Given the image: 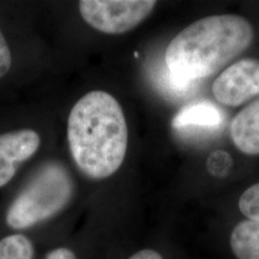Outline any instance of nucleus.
<instances>
[{"instance_id":"obj_1","label":"nucleus","mask_w":259,"mask_h":259,"mask_svg":"<svg viewBox=\"0 0 259 259\" xmlns=\"http://www.w3.org/2000/svg\"><path fill=\"white\" fill-rule=\"evenodd\" d=\"M67 141L84 176L101 180L116 173L128 143L127 124L118 100L103 90L85 94L71 109Z\"/></svg>"},{"instance_id":"obj_2","label":"nucleus","mask_w":259,"mask_h":259,"mask_svg":"<svg viewBox=\"0 0 259 259\" xmlns=\"http://www.w3.org/2000/svg\"><path fill=\"white\" fill-rule=\"evenodd\" d=\"M253 36L251 23L241 16H208L187 25L169 42L164 64L179 78L198 82L244 53Z\"/></svg>"},{"instance_id":"obj_3","label":"nucleus","mask_w":259,"mask_h":259,"mask_svg":"<svg viewBox=\"0 0 259 259\" xmlns=\"http://www.w3.org/2000/svg\"><path fill=\"white\" fill-rule=\"evenodd\" d=\"M73 197L74 183L70 171L60 162H47L10 203L5 225L12 233L30 231L59 216Z\"/></svg>"},{"instance_id":"obj_4","label":"nucleus","mask_w":259,"mask_h":259,"mask_svg":"<svg viewBox=\"0 0 259 259\" xmlns=\"http://www.w3.org/2000/svg\"><path fill=\"white\" fill-rule=\"evenodd\" d=\"M156 4L153 0H82L79 12L96 30L119 35L138 27Z\"/></svg>"},{"instance_id":"obj_5","label":"nucleus","mask_w":259,"mask_h":259,"mask_svg":"<svg viewBox=\"0 0 259 259\" xmlns=\"http://www.w3.org/2000/svg\"><path fill=\"white\" fill-rule=\"evenodd\" d=\"M211 92L216 101L229 107L259 96V60L242 59L232 64L213 80Z\"/></svg>"},{"instance_id":"obj_6","label":"nucleus","mask_w":259,"mask_h":259,"mask_svg":"<svg viewBox=\"0 0 259 259\" xmlns=\"http://www.w3.org/2000/svg\"><path fill=\"white\" fill-rule=\"evenodd\" d=\"M40 144V136L30 128L0 135V187L12 180L19 164L34 156Z\"/></svg>"},{"instance_id":"obj_7","label":"nucleus","mask_w":259,"mask_h":259,"mask_svg":"<svg viewBox=\"0 0 259 259\" xmlns=\"http://www.w3.org/2000/svg\"><path fill=\"white\" fill-rule=\"evenodd\" d=\"M233 143L246 155H259V100L251 102L231 121Z\"/></svg>"},{"instance_id":"obj_8","label":"nucleus","mask_w":259,"mask_h":259,"mask_svg":"<svg viewBox=\"0 0 259 259\" xmlns=\"http://www.w3.org/2000/svg\"><path fill=\"white\" fill-rule=\"evenodd\" d=\"M223 122L222 112L213 103L199 101L184 107L171 121L176 131H190L191 127L204 128L205 131L218 130Z\"/></svg>"},{"instance_id":"obj_9","label":"nucleus","mask_w":259,"mask_h":259,"mask_svg":"<svg viewBox=\"0 0 259 259\" xmlns=\"http://www.w3.org/2000/svg\"><path fill=\"white\" fill-rule=\"evenodd\" d=\"M229 245L236 259H259V221L239 222L229 236Z\"/></svg>"},{"instance_id":"obj_10","label":"nucleus","mask_w":259,"mask_h":259,"mask_svg":"<svg viewBox=\"0 0 259 259\" xmlns=\"http://www.w3.org/2000/svg\"><path fill=\"white\" fill-rule=\"evenodd\" d=\"M0 259H36V247L25 233H11L0 239Z\"/></svg>"},{"instance_id":"obj_11","label":"nucleus","mask_w":259,"mask_h":259,"mask_svg":"<svg viewBox=\"0 0 259 259\" xmlns=\"http://www.w3.org/2000/svg\"><path fill=\"white\" fill-rule=\"evenodd\" d=\"M157 80L161 89L173 97L187 96L193 92L194 84H196V82H190V80L177 77L167 69L166 64H164V69H162L161 72L158 73Z\"/></svg>"},{"instance_id":"obj_12","label":"nucleus","mask_w":259,"mask_h":259,"mask_svg":"<svg viewBox=\"0 0 259 259\" xmlns=\"http://www.w3.org/2000/svg\"><path fill=\"white\" fill-rule=\"evenodd\" d=\"M239 210L247 220L259 221V183L244 191L239 198Z\"/></svg>"},{"instance_id":"obj_13","label":"nucleus","mask_w":259,"mask_h":259,"mask_svg":"<svg viewBox=\"0 0 259 259\" xmlns=\"http://www.w3.org/2000/svg\"><path fill=\"white\" fill-rule=\"evenodd\" d=\"M11 52H10L9 45L5 40L4 35L0 30V78H3L9 72L10 69H11Z\"/></svg>"},{"instance_id":"obj_14","label":"nucleus","mask_w":259,"mask_h":259,"mask_svg":"<svg viewBox=\"0 0 259 259\" xmlns=\"http://www.w3.org/2000/svg\"><path fill=\"white\" fill-rule=\"evenodd\" d=\"M128 259H164L160 252L153 248H143L130 255Z\"/></svg>"}]
</instances>
